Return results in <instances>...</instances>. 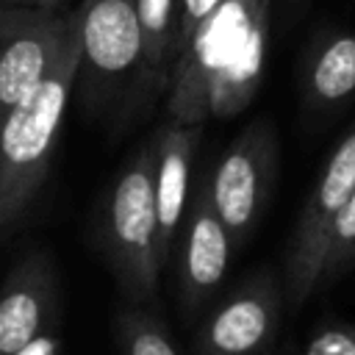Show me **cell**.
I'll return each instance as SVG.
<instances>
[{
  "label": "cell",
  "instance_id": "cell-1",
  "mask_svg": "<svg viewBox=\"0 0 355 355\" xmlns=\"http://www.w3.org/2000/svg\"><path fill=\"white\" fill-rule=\"evenodd\" d=\"M75 78L78 28L72 11V28L55 64L0 119V244L17 236L47 183Z\"/></svg>",
  "mask_w": 355,
  "mask_h": 355
},
{
  "label": "cell",
  "instance_id": "cell-2",
  "mask_svg": "<svg viewBox=\"0 0 355 355\" xmlns=\"http://www.w3.org/2000/svg\"><path fill=\"white\" fill-rule=\"evenodd\" d=\"M97 241L128 305L147 308L158 294V222L153 194V139L116 172L105 191Z\"/></svg>",
  "mask_w": 355,
  "mask_h": 355
},
{
  "label": "cell",
  "instance_id": "cell-3",
  "mask_svg": "<svg viewBox=\"0 0 355 355\" xmlns=\"http://www.w3.org/2000/svg\"><path fill=\"white\" fill-rule=\"evenodd\" d=\"M75 28V89H80L89 114H103L141 75V33L133 0H80Z\"/></svg>",
  "mask_w": 355,
  "mask_h": 355
},
{
  "label": "cell",
  "instance_id": "cell-4",
  "mask_svg": "<svg viewBox=\"0 0 355 355\" xmlns=\"http://www.w3.org/2000/svg\"><path fill=\"white\" fill-rule=\"evenodd\" d=\"M277 175V133L269 119H252L219 155L202 191L227 230L233 250L255 233Z\"/></svg>",
  "mask_w": 355,
  "mask_h": 355
},
{
  "label": "cell",
  "instance_id": "cell-5",
  "mask_svg": "<svg viewBox=\"0 0 355 355\" xmlns=\"http://www.w3.org/2000/svg\"><path fill=\"white\" fill-rule=\"evenodd\" d=\"M275 0H222L183 42L169 69V119L202 125L208 119V92L222 67L241 50L252 22Z\"/></svg>",
  "mask_w": 355,
  "mask_h": 355
},
{
  "label": "cell",
  "instance_id": "cell-6",
  "mask_svg": "<svg viewBox=\"0 0 355 355\" xmlns=\"http://www.w3.org/2000/svg\"><path fill=\"white\" fill-rule=\"evenodd\" d=\"M352 191H355V128L330 153L311 194L305 197V205L288 239L286 266H283V297L288 300L291 311H300L316 291L319 258L330 225Z\"/></svg>",
  "mask_w": 355,
  "mask_h": 355
},
{
  "label": "cell",
  "instance_id": "cell-7",
  "mask_svg": "<svg viewBox=\"0 0 355 355\" xmlns=\"http://www.w3.org/2000/svg\"><path fill=\"white\" fill-rule=\"evenodd\" d=\"M283 316V286L258 269L233 286L197 324L194 355H266Z\"/></svg>",
  "mask_w": 355,
  "mask_h": 355
},
{
  "label": "cell",
  "instance_id": "cell-8",
  "mask_svg": "<svg viewBox=\"0 0 355 355\" xmlns=\"http://www.w3.org/2000/svg\"><path fill=\"white\" fill-rule=\"evenodd\" d=\"M72 28V11L0 6V119L55 64Z\"/></svg>",
  "mask_w": 355,
  "mask_h": 355
},
{
  "label": "cell",
  "instance_id": "cell-9",
  "mask_svg": "<svg viewBox=\"0 0 355 355\" xmlns=\"http://www.w3.org/2000/svg\"><path fill=\"white\" fill-rule=\"evenodd\" d=\"M233 241L216 219L202 183L189 200L169 261H175V297L186 316L200 313L225 283Z\"/></svg>",
  "mask_w": 355,
  "mask_h": 355
},
{
  "label": "cell",
  "instance_id": "cell-10",
  "mask_svg": "<svg viewBox=\"0 0 355 355\" xmlns=\"http://www.w3.org/2000/svg\"><path fill=\"white\" fill-rule=\"evenodd\" d=\"M58 319V269L47 250H28L0 283V355L25 347Z\"/></svg>",
  "mask_w": 355,
  "mask_h": 355
},
{
  "label": "cell",
  "instance_id": "cell-11",
  "mask_svg": "<svg viewBox=\"0 0 355 355\" xmlns=\"http://www.w3.org/2000/svg\"><path fill=\"white\" fill-rule=\"evenodd\" d=\"M202 125H183L166 119L153 136V194L158 222V266H169V252L189 205V178Z\"/></svg>",
  "mask_w": 355,
  "mask_h": 355
},
{
  "label": "cell",
  "instance_id": "cell-12",
  "mask_svg": "<svg viewBox=\"0 0 355 355\" xmlns=\"http://www.w3.org/2000/svg\"><path fill=\"white\" fill-rule=\"evenodd\" d=\"M269 28H272V6L258 14L241 50L222 67V72L211 83L208 116H233L250 105V100L255 97L263 80V67L269 53Z\"/></svg>",
  "mask_w": 355,
  "mask_h": 355
},
{
  "label": "cell",
  "instance_id": "cell-13",
  "mask_svg": "<svg viewBox=\"0 0 355 355\" xmlns=\"http://www.w3.org/2000/svg\"><path fill=\"white\" fill-rule=\"evenodd\" d=\"M302 94L316 111L338 108L355 94V33H330L316 44L305 67Z\"/></svg>",
  "mask_w": 355,
  "mask_h": 355
},
{
  "label": "cell",
  "instance_id": "cell-14",
  "mask_svg": "<svg viewBox=\"0 0 355 355\" xmlns=\"http://www.w3.org/2000/svg\"><path fill=\"white\" fill-rule=\"evenodd\" d=\"M141 33V75L153 83H166L175 61L178 0H133Z\"/></svg>",
  "mask_w": 355,
  "mask_h": 355
},
{
  "label": "cell",
  "instance_id": "cell-15",
  "mask_svg": "<svg viewBox=\"0 0 355 355\" xmlns=\"http://www.w3.org/2000/svg\"><path fill=\"white\" fill-rule=\"evenodd\" d=\"M119 355H180L166 324L141 305H125L114 316Z\"/></svg>",
  "mask_w": 355,
  "mask_h": 355
},
{
  "label": "cell",
  "instance_id": "cell-16",
  "mask_svg": "<svg viewBox=\"0 0 355 355\" xmlns=\"http://www.w3.org/2000/svg\"><path fill=\"white\" fill-rule=\"evenodd\" d=\"M355 266V191L344 200L338 208L322 258H319V275H316V288L330 286L336 277H341L347 269Z\"/></svg>",
  "mask_w": 355,
  "mask_h": 355
},
{
  "label": "cell",
  "instance_id": "cell-17",
  "mask_svg": "<svg viewBox=\"0 0 355 355\" xmlns=\"http://www.w3.org/2000/svg\"><path fill=\"white\" fill-rule=\"evenodd\" d=\"M302 355H355V324L341 319L322 322L308 336Z\"/></svg>",
  "mask_w": 355,
  "mask_h": 355
},
{
  "label": "cell",
  "instance_id": "cell-18",
  "mask_svg": "<svg viewBox=\"0 0 355 355\" xmlns=\"http://www.w3.org/2000/svg\"><path fill=\"white\" fill-rule=\"evenodd\" d=\"M222 0H178V36H175V55L183 47V42L191 36V31L219 6Z\"/></svg>",
  "mask_w": 355,
  "mask_h": 355
},
{
  "label": "cell",
  "instance_id": "cell-19",
  "mask_svg": "<svg viewBox=\"0 0 355 355\" xmlns=\"http://www.w3.org/2000/svg\"><path fill=\"white\" fill-rule=\"evenodd\" d=\"M61 349H64L61 333H58L55 327H50V330H44L42 336H36L33 341H28L25 347L14 349L11 355H61Z\"/></svg>",
  "mask_w": 355,
  "mask_h": 355
},
{
  "label": "cell",
  "instance_id": "cell-20",
  "mask_svg": "<svg viewBox=\"0 0 355 355\" xmlns=\"http://www.w3.org/2000/svg\"><path fill=\"white\" fill-rule=\"evenodd\" d=\"M67 0H0L8 8H42V11H64Z\"/></svg>",
  "mask_w": 355,
  "mask_h": 355
},
{
  "label": "cell",
  "instance_id": "cell-21",
  "mask_svg": "<svg viewBox=\"0 0 355 355\" xmlns=\"http://www.w3.org/2000/svg\"><path fill=\"white\" fill-rule=\"evenodd\" d=\"M286 3H288V6H291V8H294V11H300V8H302V6H305V0H286Z\"/></svg>",
  "mask_w": 355,
  "mask_h": 355
},
{
  "label": "cell",
  "instance_id": "cell-22",
  "mask_svg": "<svg viewBox=\"0 0 355 355\" xmlns=\"http://www.w3.org/2000/svg\"><path fill=\"white\" fill-rule=\"evenodd\" d=\"M266 355H288V352H266Z\"/></svg>",
  "mask_w": 355,
  "mask_h": 355
}]
</instances>
